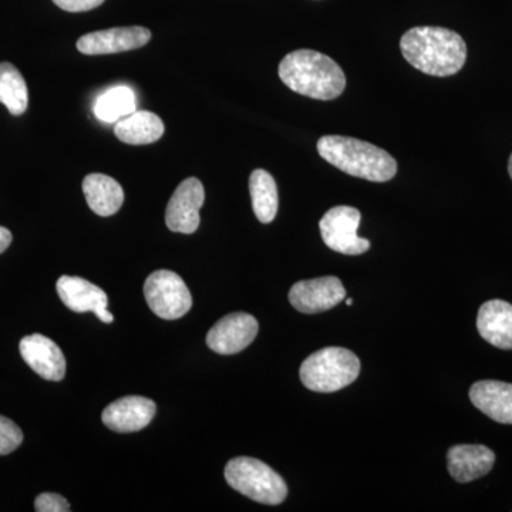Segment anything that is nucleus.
Segmentation results:
<instances>
[{
    "mask_svg": "<svg viewBox=\"0 0 512 512\" xmlns=\"http://www.w3.org/2000/svg\"><path fill=\"white\" fill-rule=\"evenodd\" d=\"M402 55L414 69L436 77H448L463 69L467 45L463 37L446 28L417 26L400 40Z\"/></svg>",
    "mask_w": 512,
    "mask_h": 512,
    "instance_id": "1",
    "label": "nucleus"
},
{
    "mask_svg": "<svg viewBox=\"0 0 512 512\" xmlns=\"http://www.w3.org/2000/svg\"><path fill=\"white\" fill-rule=\"evenodd\" d=\"M279 77L292 92L316 100L338 99L345 92L346 76L335 60L316 50L289 53L279 64Z\"/></svg>",
    "mask_w": 512,
    "mask_h": 512,
    "instance_id": "2",
    "label": "nucleus"
},
{
    "mask_svg": "<svg viewBox=\"0 0 512 512\" xmlns=\"http://www.w3.org/2000/svg\"><path fill=\"white\" fill-rule=\"evenodd\" d=\"M319 156L343 173L373 183H387L397 173V163L383 148L345 136H323Z\"/></svg>",
    "mask_w": 512,
    "mask_h": 512,
    "instance_id": "3",
    "label": "nucleus"
},
{
    "mask_svg": "<svg viewBox=\"0 0 512 512\" xmlns=\"http://www.w3.org/2000/svg\"><path fill=\"white\" fill-rule=\"evenodd\" d=\"M360 375V360L343 348H325L302 363L301 380L306 389L316 393H335L350 386Z\"/></svg>",
    "mask_w": 512,
    "mask_h": 512,
    "instance_id": "4",
    "label": "nucleus"
},
{
    "mask_svg": "<svg viewBox=\"0 0 512 512\" xmlns=\"http://www.w3.org/2000/svg\"><path fill=\"white\" fill-rule=\"evenodd\" d=\"M225 480L256 503L278 505L284 503L288 495L284 478L256 458H232L225 467Z\"/></svg>",
    "mask_w": 512,
    "mask_h": 512,
    "instance_id": "5",
    "label": "nucleus"
},
{
    "mask_svg": "<svg viewBox=\"0 0 512 512\" xmlns=\"http://www.w3.org/2000/svg\"><path fill=\"white\" fill-rule=\"evenodd\" d=\"M144 296L158 318L175 320L190 312L192 296L180 275L161 269L153 272L144 284Z\"/></svg>",
    "mask_w": 512,
    "mask_h": 512,
    "instance_id": "6",
    "label": "nucleus"
},
{
    "mask_svg": "<svg viewBox=\"0 0 512 512\" xmlns=\"http://www.w3.org/2000/svg\"><path fill=\"white\" fill-rule=\"evenodd\" d=\"M362 214L348 205L330 208L319 222L320 235L326 247L343 255H362L370 242L357 235Z\"/></svg>",
    "mask_w": 512,
    "mask_h": 512,
    "instance_id": "7",
    "label": "nucleus"
},
{
    "mask_svg": "<svg viewBox=\"0 0 512 512\" xmlns=\"http://www.w3.org/2000/svg\"><path fill=\"white\" fill-rule=\"evenodd\" d=\"M205 201L204 185L198 178H187L178 185L165 211V224L178 234H194L200 227V210Z\"/></svg>",
    "mask_w": 512,
    "mask_h": 512,
    "instance_id": "8",
    "label": "nucleus"
},
{
    "mask_svg": "<svg viewBox=\"0 0 512 512\" xmlns=\"http://www.w3.org/2000/svg\"><path fill=\"white\" fill-rule=\"evenodd\" d=\"M345 298V286L336 276L296 282L289 291V302L293 308L308 315L330 311Z\"/></svg>",
    "mask_w": 512,
    "mask_h": 512,
    "instance_id": "9",
    "label": "nucleus"
},
{
    "mask_svg": "<svg viewBox=\"0 0 512 512\" xmlns=\"http://www.w3.org/2000/svg\"><path fill=\"white\" fill-rule=\"evenodd\" d=\"M258 330V320L249 313H229L212 326L207 345L218 355H235L254 342Z\"/></svg>",
    "mask_w": 512,
    "mask_h": 512,
    "instance_id": "10",
    "label": "nucleus"
},
{
    "mask_svg": "<svg viewBox=\"0 0 512 512\" xmlns=\"http://www.w3.org/2000/svg\"><path fill=\"white\" fill-rule=\"evenodd\" d=\"M151 40L150 30L143 26L113 28L87 33L77 40V49L87 56L114 55L146 46Z\"/></svg>",
    "mask_w": 512,
    "mask_h": 512,
    "instance_id": "11",
    "label": "nucleus"
},
{
    "mask_svg": "<svg viewBox=\"0 0 512 512\" xmlns=\"http://www.w3.org/2000/svg\"><path fill=\"white\" fill-rule=\"evenodd\" d=\"M60 299L70 311L77 313L93 312L104 323L114 320L113 313L107 311L109 298L106 292L79 276H60L56 285Z\"/></svg>",
    "mask_w": 512,
    "mask_h": 512,
    "instance_id": "12",
    "label": "nucleus"
},
{
    "mask_svg": "<svg viewBox=\"0 0 512 512\" xmlns=\"http://www.w3.org/2000/svg\"><path fill=\"white\" fill-rule=\"evenodd\" d=\"M20 355L28 363L30 369L50 382H60L66 375V359L59 346L46 336H25L20 340Z\"/></svg>",
    "mask_w": 512,
    "mask_h": 512,
    "instance_id": "13",
    "label": "nucleus"
},
{
    "mask_svg": "<svg viewBox=\"0 0 512 512\" xmlns=\"http://www.w3.org/2000/svg\"><path fill=\"white\" fill-rule=\"evenodd\" d=\"M153 400L141 396H127L109 404L101 414L103 423L117 433H134L143 430L156 416Z\"/></svg>",
    "mask_w": 512,
    "mask_h": 512,
    "instance_id": "14",
    "label": "nucleus"
},
{
    "mask_svg": "<svg viewBox=\"0 0 512 512\" xmlns=\"http://www.w3.org/2000/svg\"><path fill=\"white\" fill-rule=\"evenodd\" d=\"M495 454L481 444H458L448 450L447 468L457 483L467 484L487 476L493 470Z\"/></svg>",
    "mask_w": 512,
    "mask_h": 512,
    "instance_id": "15",
    "label": "nucleus"
},
{
    "mask_svg": "<svg viewBox=\"0 0 512 512\" xmlns=\"http://www.w3.org/2000/svg\"><path fill=\"white\" fill-rule=\"evenodd\" d=\"M477 330L494 348L512 350L511 303L501 299L483 303L477 315Z\"/></svg>",
    "mask_w": 512,
    "mask_h": 512,
    "instance_id": "16",
    "label": "nucleus"
},
{
    "mask_svg": "<svg viewBox=\"0 0 512 512\" xmlns=\"http://www.w3.org/2000/svg\"><path fill=\"white\" fill-rule=\"evenodd\" d=\"M471 403L501 424H512V384L500 380H480L470 387Z\"/></svg>",
    "mask_w": 512,
    "mask_h": 512,
    "instance_id": "17",
    "label": "nucleus"
},
{
    "mask_svg": "<svg viewBox=\"0 0 512 512\" xmlns=\"http://www.w3.org/2000/svg\"><path fill=\"white\" fill-rule=\"evenodd\" d=\"M83 192L90 210L100 217L116 214L124 202L123 188L109 175H87L83 180Z\"/></svg>",
    "mask_w": 512,
    "mask_h": 512,
    "instance_id": "18",
    "label": "nucleus"
},
{
    "mask_svg": "<svg viewBox=\"0 0 512 512\" xmlns=\"http://www.w3.org/2000/svg\"><path fill=\"white\" fill-rule=\"evenodd\" d=\"M114 134L121 143L130 146H146L160 140L164 134V123L151 111H134L130 116L117 121Z\"/></svg>",
    "mask_w": 512,
    "mask_h": 512,
    "instance_id": "19",
    "label": "nucleus"
},
{
    "mask_svg": "<svg viewBox=\"0 0 512 512\" xmlns=\"http://www.w3.org/2000/svg\"><path fill=\"white\" fill-rule=\"evenodd\" d=\"M249 192L258 221L262 224L274 221L279 207L278 187L274 177L265 170L252 171L249 177Z\"/></svg>",
    "mask_w": 512,
    "mask_h": 512,
    "instance_id": "20",
    "label": "nucleus"
},
{
    "mask_svg": "<svg viewBox=\"0 0 512 512\" xmlns=\"http://www.w3.org/2000/svg\"><path fill=\"white\" fill-rule=\"evenodd\" d=\"M0 103L12 116H22L29 106V92L25 79L13 64L0 63Z\"/></svg>",
    "mask_w": 512,
    "mask_h": 512,
    "instance_id": "21",
    "label": "nucleus"
},
{
    "mask_svg": "<svg viewBox=\"0 0 512 512\" xmlns=\"http://www.w3.org/2000/svg\"><path fill=\"white\" fill-rule=\"evenodd\" d=\"M136 107V96L133 90L126 86H119L99 97L94 106V113L101 121L116 123L134 113Z\"/></svg>",
    "mask_w": 512,
    "mask_h": 512,
    "instance_id": "22",
    "label": "nucleus"
},
{
    "mask_svg": "<svg viewBox=\"0 0 512 512\" xmlns=\"http://www.w3.org/2000/svg\"><path fill=\"white\" fill-rule=\"evenodd\" d=\"M22 441L23 433L18 424L8 417L0 416V456L13 453Z\"/></svg>",
    "mask_w": 512,
    "mask_h": 512,
    "instance_id": "23",
    "label": "nucleus"
},
{
    "mask_svg": "<svg viewBox=\"0 0 512 512\" xmlns=\"http://www.w3.org/2000/svg\"><path fill=\"white\" fill-rule=\"evenodd\" d=\"M35 510L37 512H69L70 504L62 495L43 493L36 498Z\"/></svg>",
    "mask_w": 512,
    "mask_h": 512,
    "instance_id": "24",
    "label": "nucleus"
},
{
    "mask_svg": "<svg viewBox=\"0 0 512 512\" xmlns=\"http://www.w3.org/2000/svg\"><path fill=\"white\" fill-rule=\"evenodd\" d=\"M62 10L70 13L89 12L103 5L104 0H52Z\"/></svg>",
    "mask_w": 512,
    "mask_h": 512,
    "instance_id": "25",
    "label": "nucleus"
},
{
    "mask_svg": "<svg viewBox=\"0 0 512 512\" xmlns=\"http://www.w3.org/2000/svg\"><path fill=\"white\" fill-rule=\"evenodd\" d=\"M12 239V232L8 228L0 227V254H3L10 247Z\"/></svg>",
    "mask_w": 512,
    "mask_h": 512,
    "instance_id": "26",
    "label": "nucleus"
},
{
    "mask_svg": "<svg viewBox=\"0 0 512 512\" xmlns=\"http://www.w3.org/2000/svg\"><path fill=\"white\" fill-rule=\"evenodd\" d=\"M508 173H510V177H511V180H512V154H511V157H510V161H508Z\"/></svg>",
    "mask_w": 512,
    "mask_h": 512,
    "instance_id": "27",
    "label": "nucleus"
},
{
    "mask_svg": "<svg viewBox=\"0 0 512 512\" xmlns=\"http://www.w3.org/2000/svg\"><path fill=\"white\" fill-rule=\"evenodd\" d=\"M352 303H353L352 299H348V301H346V305H348V306L352 305Z\"/></svg>",
    "mask_w": 512,
    "mask_h": 512,
    "instance_id": "28",
    "label": "nucleus"
}]
</instances>
